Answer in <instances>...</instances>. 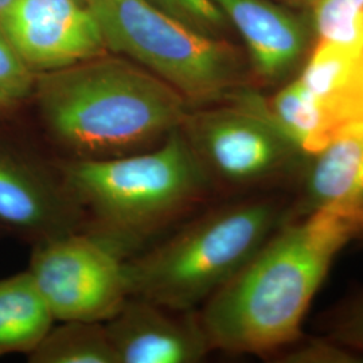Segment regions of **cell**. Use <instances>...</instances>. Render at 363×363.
<instances>
[{
  "label": "cell",
  "mask_w": 363,
  "mask_h": 363,
  "mask_svg": "<svg viewBox=\"0 0 363 363\" xmlns=\"http://www.w3.org/2000/svg\"><path fill=\"white\" fill-rule=\"evenodd\" d=\"M358 226L334 210L283 223L198 312L211 350L276 355L296 343L312 298Z\"/></svg>",
  "instance_id": "1"
},
{
  "label": "cell",
  "mask_w": 363,
  "mask_h": 363,
  "mask_svg": "<svg viewBox=\"0 0 363 363\" xmlns=\"http://www.w3.org/2000/svg\"><path fill=\"white\" fill-rule=\"evenodd\" d=\"M33 94L49 138L69 160L151 150L191 111L164 81L113 52L39 73Z\"/></svg>",
  "instance_id": "2"
},
{
  "label": "cell",
  "mask_w": 363,
  "mask_h": 363,
  "mask_svg": "<svg viewBox=\"0 0 363 363\" xmlns=\"http://www.w3.org/2000/svg\"><path fill=\"white\" fill-rule=\"evenodd\" d=\"M86 218L133 256L145 240L190 213L213 189L208 172L182 128L143 152L55 164Z\"/></svg>",
  "instance_id": "3"
},
{
  "label": "cell",
  "mask_w": 363,
  "mask_h": 363,
  "mask_svg": "<svg viewBox=\"0 0 363 363\" xmlns=\"http://www.w3.org/2000/svg\"><path fill=\"white\" fill-rule=\"evenodd\" d=\"M273 198L220 206L127 259L130 296L174 311H195L238 272L284 222Z\"/></svg>",
  "instance_id": "4"
},
{
  "label": "cell",
  "mask_w": 363,
  "mask_h": 363,
  "mask_svg": "<svg viewBox=\"0 0 363 363\" xmlns=\"http://www.w3.org/2000/svg\"><path fill=\"white\" fill-rule=\"evenodd\" d=\"M108 52L123 55L178 91L191 109L220 104L252 85L247 54L147 0H89Z\"/></svg>",
  "instance_id": "5"
},
{
  "label": "cell",
  "mask_w": 363,
  "mask_h": 363,
  "mask_svg": "<svg viewBox=\"0 0 363 363\" xmlns=\"http://www.w3.org/2000/svg\"><path fill=\"white\" fill-rule=\"evenodd\" d=\"M130 253L82 229L34 244L27 272L54 320L106 322L130 298Z\"/></svg>",
  "instance_id": "6"
},
{
  "label": "cell",
  "mask_w": 363,
  "mask_h": 363,
  "mask_svg": "<svg viewBox=\"0 0 363 363\" xmlns=\"http://www.w3.org/2000/svg\"><path fill=\"white\" fill-rule=\"evenodd\" d=\"M181 128L213 186L267 184L288 175L304 155L262 112L235 96L191 109Z\"/></svg>",
  "instance_id": "7"
},
{
  "label": "cell",
  "mask_w": 363,
  "mask_h": 363,
  "mask_svg": "<svg viewBox=\"0 0 363 363\" xmlns=\"http://www.w3.org/2000/svg\"><path fill=\"white\" fill-rule=\"evenodd\" d=\"M315 40L298 77L333 138L363 124V0H322L311 11Z\"/></svg>",
  "instance_id": "8"
},
{
  "label": "cell",
  "mask_w": 363,
  "mask_h": 363,
  "mask_svg": "<svg viewBox=\"0 0 363 363\" xmlns=\"http://www.w3.org/2000/svg\"><path fill=\"white\" fill-rule=\"evenodd\" d=\"M0 30L37 74L109 52L82 0H11Z\"/></svg>",
  "instance_id": "9"
},
{
  "label": "cell",
  "mask_w": 363,
  "mask_h": 363,
  "mask_svg": "<svg viewBox=\"0 0 363 363\" xmlns=\"http://www.w3.org/2000/svg\"><path fill=\"white\" fill-rule=\"evenodd\" d=\"M0 225L38 244L86 229V218L55 166L0 143Z\"/></svg>",
  "instance_id": "10"
},
{
  "label": "cell",
  "mask_w": 363,
  "mask_h": 363,
  "mask_svg": "<svg viewBox=\"0 0 363 363\" xmlns=\"http://www.w3.org/2000/svg\"><path fill=\"white\" fill-rule=\"evenodd\" d=\"M245 45L253 88L280 86L298 76L311 52V13L277 0H213Z\"/></svg>",
  "instance_id": "11"
},
{
  "label": "cell",
  "mask_w": 363,
  "mask_h": 363,
  "mask_svg": "<svg viewBox=\"0 0 363 363\" xmlns=\"http://www.w3.org/2000/svg\"><path fill=\"white\" fill-rule=\"evenodd\" d=\"M105 327L117 363H194L211 351L198 312L145 298L130 296Z\"/></svg>",
  "instance_id": "12"
},
{
  "label": "cell",
  "mask_w": 363,
  "mask_h": 363,
  "mask_svg": "<svg viewBox=\"0 0 363 363\" xmlns=\"http://www.w3.org/2000/svg\"><path fill=\"white\" fill-rule=\"evenodd\" d=\"M312 156L301 189L300 217L334 210L352 220L363 234V124L339 130Z\"/></svg>",
  "instance_id": "13"
},
{
  "label": "cell",
  "mask_w": 363,
  "mask_h": 363,
  "mask_svg": "<svg viewBox=\"0 0 363 363\" xmlns=\"http://www.w3.org/2000/svg\"><path fill=\"white\" fill-rule=\"evenodd\" d=\"M30 273L0 280V357L28 355L54 323Z\"/></svg>",
  "instance_id": "14"
},
{
  "label": "cell",
  "mask_w": 363,
  "mask_h": 363,
  "mask_svg": "<svg viewBox=\"0 0 363 363\" xmlns=\"http://www.w3.org/2000/svg\"><path fill=\"white\" fill-rule=\"evenodd\" d=\"M27 358L31 363H117L105 322L86 320L52 325Z\"/></svg>",
  "instance_id": "15"
},
{
  "label": "cell",
  "mask_w": 363,
  "mask_h": 363,
  "mask_svg": "<svg viewBox=\"0 0 363 363\" xmlns=\"http://www.w3.org/2000/svg\"><path fill=\"white\" fill-rule=\"evenodd\" d=\"M189 26L213 37L225 38L230 25L213 0H147Z\"/></svg>",
  "instance_id": "16"
},
{
  "label": "cell",
  "mask_w": 363,
  "mask_h": 363,
  "mask_svg": "<svg viewBox=\"0 0 363 363\" xmlns=\"http://www.w3.org/2000/svg\"><path fill=\"white\" fill-rule=\"evenodd\" d=\"M37 73L0 30V94L13 104L33 96Z\"/></svg>",
  "instance_id": "17"
},
{
  "label": "cell",
  "mask_w": 363,
  "mask_h": 363,
  "mask_svg": "<svg viewBox=\"0 0 363 363\" xmlns=\"http://www.w3.org/2000/svg\"><path fill=\"white\" fill-rule=\"evenodd\" d=\"M289 351H281V358L286 362L315 363L358 362L359 355L334 340H311L298 346H288Z\"/></svg>",
  "instance_id": "18"
},
{
  "label": "cell",
  "mask_w": 363,
  "mask_h": 363,
  "mask_svg": "<svg viewBox=\"0 0 363 363\" xmlns=\"http://www.w3.org/2000/svg\"><path fill=\"white\" fill-rule=\"evenodd\" d=\"M330 339L355 354L362 355L363 295L354 298V301L337 315Z\"/></svg>",
  "instance_id": "19"
},
{
  "label": "cell",
  "mask_w": 363,
  "mask_h": 363,
  "mask_svg": "<svg viewBox=\"0 0 363 363\" xmlns=\"http://www.w3.org/2000/svg\"><path fill=\"white\" fill-rule=\"evenodd\" d=\"M277 1H280V3H283L286 6H289V7L295 9V10H298V11L310 13L312 9L318 3H320L322 0H277Z\"/></svg>",
  "instance_id": "20"
},
{
  "label": "cell",
  "mask_w": 363,
  "mask_h": 363,
  "mask_svg": "<svg viewBox=\"0 0 363 363\" xmlns=\"http://www.w3.org/2000/svg\"><path fill=\"white\" fill-rule=\"evenodd\" d=\"M16 104H13V101H10L9 99H6V97H3L1 94H0V113H3V112H6V111H9V109H11Z\"/></svg>",
  "instance_id": "21"
},
{
  "label": "cell",
  "mask_w": 363,
  "mask_h": 363,
  "mask_svg": "<svg viewBox=\"0 0 363 363\" xmlns=\"http://www.w3.org/2000/svg\"><path fill=\"white\" fill-rule=\"evenodd\" d=\"M10 3H11V0H0V15L9 7Z\"/></svg>",
  "instance_id": "22"
},
{
  "label": "cell",
  "mask_w": 363,
  "mask_h": 363,
  "mask_svg": "<svg viewBox=\"0 0 363 363\" xmlns=\"http://www.w3.org/2000/svg\"><path fill=\"white\" fill-rule=\"evenodd\" d=\"M82 1H84V3H88V1H89V0H82Z\"/></svg>",
  "instance_id": "23"
}]
</instances>
